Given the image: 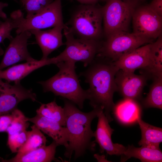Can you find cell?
<instances>
[{
    "label": "cell",
    "instance_id": "8992f818",
    "mask_svg": "<svg viewBox=\"0 0 162 162\" xmlns=\"http://www.w3.org/2000/svg\"><path fill=\"white\" fill-rule=\"evenodd\" d=\"M63 31L66 46L62 52L55 57L57 63L64 61L80 62L83 63L84 67L88 66L99 53L103 40L76 38L65 25Z\"/></svg>",
    "mask_w": 162,
    "mask_h": 162
},
{
    "label": "cell",
    "instance_id": "ba28073f",
    "mask_svg": "<svg viewBox=\"0 0 162 162\" xmlns=\"http://www.w3.org/2000/svg\"><path fill=\"white\" fill-rule=\"evenodd\" d=\"M63 21L61 0H55L38 13L28 18L21 16L16 32L17 34L26 30L64 26Z\"/></svg>",
    "mask_w": 162,
    "mask_h": 162
},
{
    "label": "cell",
    "instance_id": "3957f363",
    "mask_svg": "<svg viewBox=\"0 0 162 162\" xmlns=\"http://www.w3.org/2000/svg\"><path fill=\"white\" fill-rule=\"evenodd\" d=\"M75 62L71 61L60 62L56 64L59 69L54 76L45 81L38 82L44 92H50L83 108L84 101L88 99L87 90L81 86L76 71Z\"/></svg>",
    "mask_w": 162,
    "mask_h": 162
},
{
    "label": "cell",
    "instance_id": "603a6c76",
    "mask_svg": "<svg viewBox=\"0 0 162 162\" xmlns=\"http://www.w3.org/2000/svg\"><path fill=\"white\" fill-rule=\"evenodd\" d=\"M147 96L142 101L145 108H155L162 109V76L153 78Z\"/></svg>",
    "mask_w": 162,
    "mask_h": 162
},
{
    "label": "cell",
    "instance_id": "52a82bcc",
    "mask_svg": "<svg viewBox=\"0 0 162 162\" xmlns=\"http://www.w3.org/2000/svg\"><path fill=\"white\" fill-rule=\"evenodd\" d=\"M102 41L99 53L100 56L115 62L126 54L154 40L145 36L127 32H118Z\"/></svg>",
    "mask_w": 162,
    "mask_h": 162
},
{
    "label": "cell",
    "instance_id": "9c48e42d",
    "mask_svg": "<svg viewBox=\"0 0 162 162\" xmlns=\"http://www.w3.org/2000/svg\"><path fill=\"white\" fill-rule=\"evenodd\" d=\"M144 3L138 6L133 14V32L154 40L162 34V17L148 4Z\"/></svg>",
    "mask_w": 162,
    "mask_h": 162
},
{
    "label": "cell",
    "instance_id": "e0dca14e",
    "mask_svg": "<svg viewBox=\"0 0 162 162\" xmlns=\"http://www.w3.org/2000/svg\"><path fill=\"white\" fill-rule=\"evenodd\" d=\"M28 120L52 138L58 146L63 145L66 148L68 147L69 135L66 127H63L54 120L37 114L33 118H28Z\"/></svg>",
    "mask_w": 162,
    "mask_h": 162
},
{
    "label": "cell",
    "instance_id": "ac0fdd59",
    "mask_svg": "<svg viewBox=\"0 0 162 162\" xmlns=\"http://www.w3.org/2000/svg\"><path fill=\"white\" fill-rule=\"evenodd\" d=\"M58 145L53 140L48 146H44L27 152L17 154L8 160L2 159L3 162H50L56 159L55 154Z\"/></svg>",
    "mask_w": 162,
    "mask_h": 162
},
{
    "label": "cell",
    "instance_id": "5b68a950",
    "mask_svg": "<svg viewBox=\"0 0 162 162\" xmlns=\"http://www.w3.org/2000/svg\"><path fill=\"white\" fill-rule=\"evenodd\" d=\"M146 0H102L103 26L105 38L114 33L128 32L136 8Z\"/></svg>",
    "mask_w": 162,
    "mask_h": 162
},
{
    "label": "cell",
    "instance_id": "6da1fadb",
    "mask_svg": "<svg viewBox=\"0 0 162 162\" xmlns=\"http://www.w3.org/2000/svg\"><path fill=\"white\" fill-rule=\"evenodd\" d=\"M87 68L81 72L80 76L85 78L88 83L87 89L88 99L94 108L103 109L104 113L110 122L113 120L111 113L115 105L113 101L114 93L117 91L115 75L119 70L110 59L97 55Z\"/></svg>",
    "mask_w": 162,
    "mask_h": 162
},
{
    "label": "cell",
    "instance_id": "f1b7e54d",
    "mask_svg": "<svg viewBox=\"0 0 162 162\" xmlns=\"http://www.w3.org/2000/svg\"><path fill=\"white\" fill-rule=\"evenodd\" d=\"M28 135L26 130L8 135L7 145L12 153L18 152L26 142Z\"/></svg>",
    "mask_w": 162,
    "mask_h": 162
},
{
    "label": "cell",
    "instance_id": "d6a6232c",
    "mask_svg": "<svg viewBox=\"0 0 162 162\" xmlns=\"http://www.w3.org/2000/svg\"><path fill=\"white\" fill-rule=\"evenodd\" d=\"M81 4H98L100 0H76Z\"/></svg>",
    "mask_w": 162,
    "mask_h": 162
},
{
    "label": "cell",
    "instance_id": "30bf717a",
    "mask_svg": "<svg viewBox=\"0 0 162 162\" xmlns=\"http://www.w3.org/2000/svg\"><path fill=\"white\" fill-rule=\"evenodd\" d=\"M36 95L32 89H27L20 82L11 85L0 79V116L10 113L20 102L27 99L36 100Z\"/></svg>",
    "mask_w": 162,
    "mask_h": 162
},
{
    "label": "cell",
    "instance_id": "9a60e30c",
    "mask_svg": "<svg viewBox=\"0 0 162 162\" xmlns=\"http://www.w3.org/2000/svg\"><path fill=\"white\" fill-rule=\"evenodd\" d=\"M65 26H57L46 30L32 29L28 30L35 37L36 42L42 52L41 59L48 58L54 51L64 45L62 41V31Z\"/></svg>",
    "mask_w": 162,
    "mask_h": 162
},
{
    "label": "cell",
    "instance_id": "44dd1931",
    "mask_svg": "<svg viewBox=\"0 0 162 162\" xmlns=\"http://www.w3.org/2000/svg\"><path fill=\"white\" fill-rule=\"evenodd\" d=\"M137 122L141 132V139L138 142L139 145L154 149L160 148V144L162 142V128L145 122L140 116Z\"/></svg>",
    "mask_w": 162,
    "mask_h": 162
},
{
    "label": "cell",
    "instance_id": "5bb4252c",
    "mask_svg": "<svg viewBox=\"0 0 162 162\" xmlns=\"http://www.w3.org/2000/svg\"><path fill=\"white\" fill-rule=\"evenodd\" d=\"M150 43L141 46L114 62L119 70L134 72L140 69L146 72L151 63Z\"/></svg>",
    "mask_w": 162,
    "mask_h": 162
},
{
    "label": "cell",
    "instance_id": "8fae6325",
    "mask_svg": "<svg viewBox=\"0 0 162 162\" xmlns=\"http://www.w3.org/2000/svg\"><path fill=\"white\" fill-rule=\"evenodd\" d=\"M149 78L144 73L138 75L134 72L119 70L115 76L117 91L124 99L136 101L140 100L143 89Z\"/></svg>",
    "mask_w": 162,
    "mask_h": 162
},
{
    "label": "cell",
    "instance_id": "4fadbf2b",
    "mask_svg": "<svg viewBox=\"0 0 162 162\" xmlns=\"http://www.w3.org/2000/svg\"><path fill=\"white\" fill-rule=\"evenodd\" d=\"M97 117L98 120L96 130L94 132L95 140L94 142L98 144L101 153L105 152L111 155H121L126 147L122 144L113 142L111 135L114 130L110 127L103 109L100 110Z\"/></svg>",
    "mask_w": 162,
    "mask_h": 162
},
{
    "label": "cell",
    "instance_id": "d590c367",
    "mask_svg": "<svg viewBox=\"0 0 162 162\" xmlns=\"http://www.w3.org/2000/svg\"><path fill=\"white\" fill-rule=\"evenodd\" d=\"M2 22V21H1L0 20V24H1Z\"/></svg>",
    "mask_w": 162,
    "mask_h": 162
},
{
    "label": "cell",
    "instance_id": "cb8c5ba5",
    "mask_svg": "<svg viewBox=\"0 0 162 162\" xmlns=\"http://www.w3.org/2000/svg\"><path fill=\"white\" fill-rule=\"evenodd\" d=\"M36 112L37 114L57 122L63 126H65L64 108L58 106L55 100L46 104H41Z\"/></svg>",
    "mask_w": 162,
    "mask_h": 162
},
{
    "label": "cell",
    "instance_id": "1f68e13d",
    "mask_svg": "<svg viewBox=\"0 0 162 162\" xmlns=\"http://www.w3.org/2000/svg\"><path fill=\"white\" fill-rule=\"evenodd\" d=\"M8 5L7 3L0 2V18L4 20L7 18V16L6 14L3 11V9L4 8L7 7Z\"/></svg>",
    "mask_w": 162,
    "mask_h": 162
},
{
    "label": "cell",
    "instance_id": "7c38bea8",
    "mask_svg": "<svg viewBox=\"0 0 162 162\" xmlns=\"http://www.w3.org/2000/svg\"><path fill=\"white\" fill-rule=\"evenodd\" d=\"M32 34L29 31H25L9 40L10 44L0 63V70L22 61L31 62L36 60L31 56L27 48L28 40Z\"/></svg>",
    "mask_w": 162,
    "mask_h": 162
},
{
    "label": "cell",
    "instance_id": "d4e9b609",
    "mask_svg": "<svg viewBox=\"0 0 162 162\" xmlns=\"http://www.w3.org/2000/svg\"><path fill=\"white\" fill-rule=\"evenodd\" d=\"M28 131L27 140L18 152L23 153L38 149L46 146L47 140L41 131L35 124Z\"/></svg>",
    "mask_w": 162,
    "mask_h": 162
},
{
    "label": "cell",
    "instance_id": "4dcf8cb0",
    "mask_svg": "<svg viewBox=\"0 0 162 162\" xmlns=\"http://www.w3.org/2000/svg\"><path fill=\"white\" fill-rule=\"evenodd\" d=\"M148 4L154 11L162 17V0H152Z\"/></svg>",
    "mask_w": 162,
    "mask_h": 162
},
{
    "label": "cell",
    "instance_id": "277c9868",
    "mask_svg": "<svg viewBox=\"0 0 162 162\" xmlns=\"http://www.w3.org/2000/svg\"><path fill=\"white\" fill-rule=\"evenodd\" d=\"M65 24L76 38L101 40L104 37L102 7L97 4H80Z\"/></svg>",
    "mask_w": 162,
    "mask_h": 162
},
{
    "label": "cell",
    "instance_id": "83f0119b",
    "mask_svg": "<svg viewBox=\"0 0 162 162\" xmlns=\"http://www.w3.org/2000/svg\"><path fill=\"white\" fill-rule=\"evenodd\" d=\"M53 0H19L21 7L26 12L28 18L40 12Z\"/></svg>",
    "mask_w": 162,
    "mask_h": 162
},
{
    "label": "cell",
    "instance_id": "484cf974",
    "mask_svg": "<svg viewBox=\"0 0 162 162\" xmlns=\"http://www.w3.org/2000/svg\"><path fill=\"white\" fill-rule=\"evenodd\" d=\"M22 14L20 10H15L11 13L10 17L7 18L0 24V44L6 38L10 40L13 38L11 32L13 29L17 28Z\"/></svg>",
    "mask_w": 162,
    "mask_h": 162
},
{
    "label": "cell",
    "instance_id": "2e32d148",
    "mask_svg": "<svg viewBox=\"0 0 162 162\" xmlns=\"http://www.w3.org/2000/svg\"><path fill=\"white\" fill-rule=\"evenodd\" d=\"M55 57L46 59L35 60L9 67L4 70H0V79H4L10 83L20 82L21 80L32 72L41 67L57 62Z\"/></svg>",
    "mask_w": 162,
    "mask_h": 162
},
{
    "label": "cell",
    "instance_id": "836d02e7",
    "mask_svg": "<svg viewBox=\"0 0 162 162\" xmlns=\"http://www.w3.org/2000/svg\"><path fill=\"white\" fill-rule=\"evenodd\" d=\"M4 51L3 49L2 48L1 46H0V56H2L4 54Z\"/></svg>",
    "mask_w": 162,
    "mask_h": 162
},
{
    "label": "cell",
    "instance_id": "ffe728a7",
    "mask_svg": "<svg viewBox=\"0 0 162 162\" xmlns=\"http://www.w3.org/2000/svg\"><path fill=\"white\" fill-rule=\"evenodd\" d=\"M121 162L134 157L143 162H161L162 152L160 148L154 149L144 146L136 147L128 145L121 155Z\"/></svg>",
    "mask_w": 162,
    "mask_h": 162
},
{
    "label": "cell",
    "instance_id": "d6986e66",
    "mask_svg": "<svg viewBox=\"0 0 162 162\" xmlns=\"http://www.w3.org/2000/svg\"><path fill=\"white\" fill-rule=\"evenodd\" d=\"M118 120L125 124L137 122L140 116V108L137 101L124 99L115 106L113 111Z\"/></svg>",
    "mask_w": 162,
    "mask_h": 162
},
{
    "label": "cell",
    "instance_id": "7a4b0ae2",
    "mask_svg": "<svg viewBox=\"0 0 162 162\" xmlns=\"http://www.w3.org/2000/svg\"><path fill=\"white\" fill-rule=\"evenodd\" d=\"M64 100L65 126L69 135L68 146L64 155L70 159L74 153L75 158H77L87 150L94 151L95 142L91 141L94 132L91 129V124L102 109L94 108L90 112H83L71 101L66 99Z\"/></svg>",
    "mask_w": 162,
    "mask_h": 162
},
{
    "label": "cell",
    "instance_id": "7402d4cb",
    "mask_svg": "<svg viewBox=\"0 0 162 162\" xmlns=\"http://www.w3.org/2000/svg\"><path fill=\"white\" fill-rule=\"evenodd\" d=\"M162 34L150 43L151 63L148 70L143 73L149 78L162 76Z\"/></svg>",
    "mask_w": 162,
    "mask_h": 162
},
{
    "label": "cell",
    "instance_id": "4316f807",
    "mask_svg": "<svg viewBox=\"0 0 162 162\" xmlns=\"http://www.w3.org/2000/svg\"><path fill=\"white\" fill-rule=\"evenodd\" d=\"M11 113L12 118L7 130L8 135L26 130L29 125L28 118L26 117L20 110L17 108Z\"/></svg>",
    "mask_w": 162,
    "mask_h": 162
},
{
    "label": "cell",
    "instance_id": "e575fe53",
    "mask_svg": "<svg viewBox=\"0 0 162 162\" xmlns=\"http://www.w3.org/2000/svg\"><path fill=\"white\" fill-rule=\"evenodd\" d=\"M13 0L14 2H16L18 3V0Z\"/></svg>",
    "mask_w": 162,
    "mask_h": 162
},
{
    "label": "cell",
    "instance_id": "f546056e",
    "mask_svg": "<svg viewBox=\"0 0 162 162\" xmlns=\"http://www.w3.org/2000/svg\"><path fill=\"white\" fill-rule=\"evenodd\" d=\"M12 118L11 113L0 116V132H6Z\"/></svg>",
    "mask_w": 162,
    "mask_h": 162
}]
</instances>
